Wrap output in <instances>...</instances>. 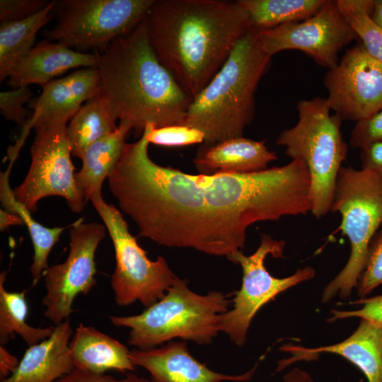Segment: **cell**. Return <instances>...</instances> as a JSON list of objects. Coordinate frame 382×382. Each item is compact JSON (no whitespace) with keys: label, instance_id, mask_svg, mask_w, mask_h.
<instances>
[{"label":"cell","instance_id":"cell-22","mask_svg":"<svg viewBox=\"0 0 382 382\" xmlns=\"http://www.w3.org/2000/svg\"><path fill=\"white\" fill-rule=\"evenodd\" d=\"M131 129L130 125L120 122L115 132L93 143L83 152L82 166L75 173V180L86 204L95 193L101 192L103 181L117 163L126 144V135Z\"/></svg>","mask_w":382,"mask_h":382},{"label":"cell","instance_id":"cell-13","mask_svg":"<svg viewBox=\"0 0 382 382\" xmlns=\"http://www.w3.org/2000/svg\"><path fill=\"white\" fill-rule=\"evenodd\" d=\"M357 38L342 18L336 1L326 0L310 18L260 31L262 50L270 56L284 50H299L328 69L338 63L341 50Z\"/></svg>","mask_w":382,"mask_h":382},{"label":"cell","instance_id":"cell-36","mask_svg":"<svg viewBox=\"0 0 382 382\" xmlns=\"http://www.w3.org/2000/svg\"><path fill=\"white\" fill-rule=\"evenodd\" d=\"M361 169L374 172L382 180V142L371 144L361 149Z\"/></svg>","mask_w":382,"mask_h":382},{"label":"cell","instance_id":"cell-29","mask_svg":"<svg viewBox=\"0 0 382 382\" xmlns=\"http://www.w3.org/2000/svg\"><path fill=\"white\" fill-rule=\"evenodd\" d=\"M149 144L166 147L184 146L204 141V134L184 125H172L156 127L148 124L144 131Z\"/></svg>","mask_w":382,"mask_h":382},{"label":"cell","instance_id":"cell-27","mask_svg":"<svg viewBox=\"0 0 382 382\" xmlns=\"http://www.w3.org/2000/svg\"><path fill=\"white\" fill-rule=\"evenodd\" d=\"M6 274L7 271L0 274V345L4 346L15 334L29 347L47 339L54 326L35 328L28 324L26 292L8 291L4 286Z\"/></svg>","mask_w":382,"mask_h":382},{"label":"cell","instance_id":"cell-6","mask_svg":"<svg viewBox=\"0 0 382 382\" xmlns=\"http://www.w3.org/2000/svg\"><path fill=\"white\" fill-rule=\"evenodd\" d=\"M299 120L284 130L277 144L285 147L292 159L302 160L310 175L311 213L316 218L331 211L337 177L348 146L340 130L342 120L325 98L301 100L297 103Z\"/></svg>","mask_w":382,"mask_h":382},{"label":"cell","instance_id":"cell-5","mask_svg":"<svg viewBox=\"0 0 382 382\" xmlns=\"http://www.w3.org/2000/svg\"><path fill=\"white\" fill-rule=\"evenodd\" d=\"M228 294L212 291L198 294L176 277L165 295L141 313L110 316L115 326L129 328L128 344L139 349L157 347L180 338L209 345L221 332V320L231 303Z\"/></svg>","mask_w":382,"mask_h":382},{"label":"cell","instance_id":"cell-18","mask_svg":"<svg viewBox=\"0 0 382 382\" xmlns=\"http://www.w3.org/2000/svg\"><path fill=\"white\" fill-rule=\"evenodd\" d=\"M100 53L81 52L62 43L44 40L16 65L8 86L12 88L38 84L41 86L73 69L97 67Z\"/></svg>","mask_w":382,"mask_h":382},{"label":"cell","instance_id":"cell-40","mask_svg":"<svg viewBox=\"0 0 382 382\" xmlns=\"http://www.w3.org/2000/svg\"><path fill=\"white\" fill-rule=\"evenodd\" d=\"M371 16L374 21L382 28V0H374Z\"/></svg>","mask_w":382,"mask_h":382},{"label":"cell","instance_id":"cell-21","mask_svg":"<svg viewBox=\"0 0 382 382\" xmlns=\"http://www.w3.org/2000/svg\"><path fill=\"white\" fill-rule=\"evenodd\" d=\"M69 350L74 369L94 374H105L108 370L126 373L135 369L130 350L125 345L82 323L72 335Z\"/></svg>","mask_w":382,"mask_h":382},{"label":"cell","instance_id":"cell-19","mask_svg":"<svg viewBox=\"0 0 382 382\" xmlns=\"http://www.w3.org/2000/svg\"><path fill=\"white\" fill-rule=\"evenodd\" d=\"M74 332L69 319L54 326L47 339L30 346L16 370L1 382H56L74 369L69 342Z\"/></svg>","mask_w":382,"mask_h":382},{"label":"cell","instance_id":"cell-25","mask_svg":"<svg viewBox=\"0 0 382 382\" xmlns=\"http://www.w3.org/2000/svg\"><path fill=\"white\" fill-rule=\"evenodd\" d=\"M57 1L23 20L0 24V81L8 78L16 65L35 46L37 33L50 21Z\"/></svg>","mask_w":382,"mask_h":382},{"label":"cell","instance_id":"cell-7","mask_svg":"<svg viewBox=\"0 0 382 382\" xmlns=\"http://www.w3.org/2000/svg\"><path fill=\"white\" fill-rule=\"evenodd\" d=\"M331 211L339 212V228L350 243V255L345 267L326 286L322 301L337 294L348 297L363 272L369 245L382 225V180L369 170L342 166L339 170Z\"/></svg>","mask_w":382,"mask_h":382},{"label":"cell","instance_id":"cell-37","mask_svg":"<svg viewBox=\"0 0 382 382\" xmlns=\"http://www.w3.org/2000/svg\"><path fill=\"white\" fill-rule=\"evenodd\" d=\"M20 361L11 354L4 346L0 345V378L9 377L18 368Z\"/></svg>","mask_w":382,"mask_h":382},{"label":"cell","instance_id":"cell-34","mask_svg":"<svg viewBox=\"0 0 382 382\" xmlns=\"http://www.w3.org/2000/svg\"><path fill=\"white\" fill-rule=\"evenodd\" d=\"M352 303L362 305V307L357 311L332 310L331 311L332 316L328 320L333 322L339 319L357 317L382 324V294L360 299L352 302Z\"/></svg>","mask_w":382,"mask_h":382},{"label":"cell","instance_id":"cell-15","mask_svg":"<svg viewBox=\"0 0 382 382\" xmlns=\"http://www.w3.org/2000/svg\"><path fill=\"white\" fill-rule=\"evenodd\" d=\"M42 88L40 95L28 105L33 115L23 125L14 145L8 150L10 163H14L31 129L59 118L70 120L88 100L100 92L99 71L97 67L79 69Z\"/></svg>","mask_w":382,"mask_h":382},{"label":"cell","instance_id":"cell-9","mask_svg":"<svg viewBox=\"0 0 382 382\" xmlns=\"http://www.w3.org/2000/svg\"><path fill=\"white\" fill-rule=\"evenodd\" d=\"M94 209L104 222L115 250V267L110 285L115 301L127 306L139 301L146 308L159 301L177 276L162 256L151 260L147 253L129 232L121 212L107 203L101 192L91 198Z\"/></svg>","mask_w":382,"mask_h":382},{"label":"cell","instance_id":"cell-8","mask_svg":"<svg viewBox=\"0 0 382 382\" xmlns=\"http://www.w3.org/2000/svg\"><path fill=\"white\" fill-rule=\"evenodd\" d=\"M155 0H60L52 10L56 23L45 40L74 50L100 53L145 18Z\"/></svg>","mask_w":382,"mask_h":382},{"label":"cell","instance_id":"cell-39","mask_svg":"<svg viewBox=\"0 0 382 382\" xmlns=\"http://www.w3.org/2000/svg\"><path fill=\"white\" fill-rule=\"evenodd\" d=\"M284 382H313L311 375L306 371L294 368L283 377Z\"/></svg>","mask_w":382,"mask_h":382},{"label":"cell","instance_id":"cell-30","mask_svg":"<svg viewBox=\"0 0 382 382\" xmlns=\"http://www.w3.org/2000/svg\"><path fill=\"white\" fill-rule=\"evenodd\" d=\"M382 284V225L370 241L366 265L357 284L361 299Z\"/></svg>","mask_w":382,"mask_h":382},{"label":"cell","instance_id":"cell-35","mask_svg":"<svg viewBox=\"0 0 382 382\" xmlns=\"http://www.w3.org/2000/svg\"><path fill=\"white\" fill-rule=\"evenodd\" d=\"M56 382H149V379L139 376L132 371L126 374L125 378L117 379L105 374H94L74 369Z\"/></svg>","mask_w":382,"mask_h":382},{"label":"cell","instance_id":"cell-14","mask_svg":"<svg viewBox=\"0 0 382 382\" xmlns=\"http://www.w3.org/2000/svg\"><path fill=\"white\" fill-rule=\"evenodd\" d=\"M331 110L358 122L382 109V62L361 45L348 50L324 78Z\"/></svg>","mask_w":382,"mask_h":382},{"label":"cell","instance_id":"cell-10","mask_svg":"<svg viewBox=\"0 0 382 382\" xmlns=\"http://www.w3.org/2000/svg\"><path fill=\"white\" fill-rule=\"evenodd\" d=\"M69 121L59 118L34 129L29 170L23 181L13 190L16 199L32 214L40 200L51 196L63 197L74 213H80L86 204L76 184L66 134Z\"/></svg>","mask_w":382,"mask_h":382},{"label":"cell","instance_id":"cell-24","mask_svg":"<svg viewBox=\"0 0 382 382\" xmlns=\"http://www.w3.org/2000/svg\"><path fill=\"white\" fill-rule=\"evenodd\" d=\"M117 120L100 92L88 100L67 125L71 155L81 158L91 144L116 130Z\"/></svg>","mask_w":382,"mask_h":382},{"label":"cell","instance_id":"cell-12","mask_svg":"<svg viewBox=\"0 0 382 382\" xmlns=\"http://www.w3.org/2000/svg\"><path fill=\"white\" fill-rule=\"evenodd\" d=\"M106 231L105 225L84 223L83 218L70 225V248L66 260L49 267L44 274L46 294L42 303L45 316L55 325L68 319L74 311L75 298L80 294H88L96 285L95 255Z\"/></svg>","mask_w":382,"mask_h":382},{"label":"cell","instance_id":"cell-17","mask_svg":"<svg viewBox=\"0 0 382 382\" xmlns=\"http://www.w3.org/2000/svg\"><path fill=\"white\" fill-rule=\"evenodd\" d=\"M279 349L291 357L278 361L277 371L301 360L316 359L321 353L338 354L353 364L367 382H382V324L361 318L357 329L346 340L316 348L284 345Z\"/></svg>","mask_w":382,"mask_h":382},{"label":"cell","instance_id":"cell-33","mask_svg":"<svg viewBox=\"0 0 382 382\" xmlns=\"http://www.w3.org/2000/svg\"><path fill=\"white\" fill-rule=\"evenodd\" d=\"M47 0H1V23L17 21L28 18L45 8Z\"/></svg>","mask_w":382,"mask_h":382},{"label":"cell","instance_id":"cell-32","mask_svg":"<svg viewBox=\"0 0 382 382\" xmlns=\"http://www.w3.org/2000/svg\"><path fill=\"white\" fill-rule=\"evenodd\" d=\"M376 142H382V109L357 122L350 134L349 143L354 148L361 149Z\"/></svg>","mask_w":382,"mask_h":382},{"label":"cell","instance_id":"cell-16","mask_svg":"<svg viewBox=\"0 0 382 382\" xmlns=\"http://www.w3.org/2000/svg\"><path fill=\"white\" fill-rule=\"evenodd\" d=\"M129 357L135 366L150 374L149 382H244L252 378L257 367L241 375L214 371L192 356L184 340L148 349L135 348Z\"/></svg>","mask_w":382,"mask_h":382},{"label":"cell","instance_id":"cell-2","mask_svg":"<svg viewBox=\"0 0 382 382\" xmlns=\"http://www.w3.org/2000/svg\"><path fill=\"white\" fill-rule=\"evenodd\" d=\"M144 21L158 59L192 98L250 28L238 1L155 0Z\"/></svg>","mask_w":382,"mask_h":382},{"label":"cell","instance_id":"cell-23","mask_svg":"<svg viewBox=\"0 0 382 382\" xmlns=\"http://www.w3.org/2000/svg\"><path fill=\"white\" fill-rule=\"evenodd\" d=\"M12 166H8L0 177V200L3 209L18 215L26 226L34 248V256L30 272L33 284H36L48 269V257L59 241L66 227L49 228L38 223L32 213L15 197L9 183Z\"/></svg>","mask_w":382,"mask_h":382},{"label":"cell","instance_id":"cell-1","mask_svg":"<svg viewBox=\"0 0 382 382\" xmlns=\"http://www.w3.org/2000/svg\"><path fill=\"white\" fill-rule=\"evenodd\" d=\"M143 133L126 143L108 178L139 236L216 256L241 250L252 224L311 211L310 175L301 159L245 173L191 175L153 161Z\"/></svg>","mask_w":382,"mask_h":382},{"label":"cell","instance_id":"cell-38","mask_svg":"<svg viewBox=\"0 0 382 382\" xmlns=\"http://www.w3.org/2000/svg\"><path fill=\"white\" fill-rule=\"evenodd\" d=\"M24 224L21 218L13 213L9 212L4 209L0 210V230L4 231L9 227L16 225L23 226Z\"/></svg>","mask_w":382,"mask_h":382},{"label":"cell","instance_id":"cell-28","mask_svg":"<svg viewBox=\"0 0 382 382\" xmlns=\"http://www.w3.org/2000/svg\"><path fill=\"white\" fill-rule=\"evenodd\" d=\"M337 8L366 51L382 62V28L371 18L374 0H337Z\"/></svg>","mask_w":382,"mask_h":382},{"label":"cell","instance_id":"cell-31","mask_svg":"<svg viewBox=\"0 0 382 382\" xmlns=\"http://www.w3.org/2000/svg\"><path fill=\"white\" fill-rule=\"evenodd\" d=\"M29 86H22L0 92V112L8 120L22 126L27 121L28 111L24 105L32 100Z\"/></svg>","mask_w":382,"mask_h":382},{"label":"cell","instance_id":"cell-26","mask_svg":"<svg viewBox=\"0 0 382 382\" xmlns=\"http://www.w3.org/2000/svg\"><path fill=\"white\" fill-rule=\"evenodd\" d=\"M326 0H239L248 15L250 28L258 31L304 21L314 15Z\"/></svg>","mask_w":382,"mask_h":382},{"label":"cell","instance_id":"cell-3","mask_svg":"<svg viewBox=\"0 0 382 382\" xmlns=\"http://www.w3.org/2000/svg\"><path fill=\"white\" fill-rule=\"evenodd\" d=\"M144 20L100 52L97 66L100 93L115 117L140 137L148 124L183 125L192 99L158 59Z\"/></svg>","mask_w":382,"mask_h":382},{"label":"cell","instance_id":"cell-20","mask_svg":"<svg viewBox=\"0 0 382 382\" xmlns=\"http://www.w3.org/2000/svg\"><path fill=\"white\" fill-rule=\"evenodd\" d=\"M277 158L265 140L238 137L200 146L193 163L200 174H245L267 169L268 164Z\"/></svg>","mask_w":382,"mask_h":382},{"label":"cell","instance_id":"cell-11","mask_svg":"<svg viewBox=\"0 0 382 382\" xmlns=\"http://www.w3.org/2000/svg\"><path fill=\"white\" fill-rule=\"evenodd\" d=\"M284 245V241L262 233L260 244L252 255L246 256L239 250L227 257L241 265L243 279L241 289L234 294L232 308L221 316L220 330L237 346L244 345L250 323L263 306L282 292L315 276V270L306 266L287 277H273L266 269L265 260L269 255L282 257Z\"/></svg>","mask_w":382,"mask_h":382},{"label":"cell","instance_id":"cell-4","mask_svg":"<svg viewBox=\"0 0 382 382\" xmlns=\"http://www.w3.org/2000/svg\"><path fill=\"white\" fill-rule=\"evenodd\" d=\"M250 28L205 87L192 99L183 125L204 134V144L243 137L252 122L255 93L272 57Z\"/></svg>","mask_w":382,"mask_h":382}]
</instances>
